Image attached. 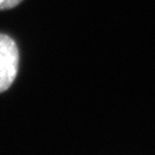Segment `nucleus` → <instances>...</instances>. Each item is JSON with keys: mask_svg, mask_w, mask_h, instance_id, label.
Returning <instances> with one entry per match:
<instances>
[{"mask_svg": "<svg viewBox=\"0 0 155 155\" xmlns=\"http://www.w3.org/2000/svg\"><path fill=\"white\" fill-rule=\"evenodd\" d=\"M23 0H0V11L12 9L17 5H20Z\"/></svg>", "mask_w": 155, "mask_h": 155, "instance_id": "2", "label": "nucleus"}, {"mask_svg": "<svg viewBox=\"0 0 155 155\" xmlns=\"http://www.w3.org/2000/svg\"><path fill=\"white\" fill-rule=\"evenodd\" d=\"M20 66V51L11 36L0 33V93L11 87L16 79Z\"/></svg>", "mask_w": 155, "mask_h": 155, "instance_id": "1", "label": "nucleus"}]
</instances>
